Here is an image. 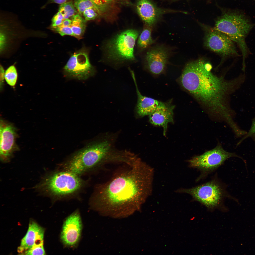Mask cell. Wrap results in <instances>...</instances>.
Listing matches in <instances>:
<instances>
[{"label":"cell","mask_w":255,"mask_h":255,"mask_svg":"<svg viewBox=\"0 0 255 255\" xmlns=\"http://www.w3.org/2000/svg\"><path fill=\"white\" fill-rule=\"evenodd\" d=\"M1 160L4 162L10 161L13 153L19 148L16 143V129L11 123L1 119L0 124Z\"/></svg>","instance_id":"obj_11"},{"label":"cell","mask_w":255,"mask_h":255,"mask_svg":"<svg viewBox=\"0 0 255 255\" xmlns=\"http://www.w3.org/2000/svg\"><path fill=\"white\" fill-rule=\"evenodd\" d=\"M72 23L71 20L67 19L64 20L61 24L59 26H70L71 25Z\"/></svg>","instance_id":"obj_28"},{"label":"cell","mask_w":255,"mask_h":255,"mask_svg":"<svg viewBox=\"0 0 255 255\" xmlns=\"http://www.w3.org/2000/svg\"><path fill=\"white\" fill-rule=\"evenodd\" d=\"M139 35L138 31L133 29L118 34L106 45L108 58L119 63L134 60V48Z\"/></svg>","instance_id":"obj_7"},{"label":"cell","mask_w":255,"mask_h":255,"mask_svg":"<svg viewBox=\"0 0 255 255\" xmlns=\"http://www.w3.org/2000/svg\"><path fill=\"white\" fill-rule=\"evenodd\" d=\"M130 73L135 83L137 96L136 108V113L141 117L150 115L155 111L161 102L142 95L138 87L134 71H132Z\"/></svg>","instance_id":"obj_17"},{"label":"cell","mask_w":255,"mask_h":255,"mask_svg":"<svg viewBox=\"0 0 255 255\" xmlns=\"http://www.w3.org/2000/svg\"><path fill=\"white\" fill-rule=\"evenodd\" d=\"M67 0H49L48 3H55L58 4H62L65 2Z\"/></svg>","instance_id":"obj_29"},{"label":"cell","mask_w":255,"mask_h":255,"mask_svg":"<svg viewBox=\"0 0 255 255\" xmlns=\"http://www.w3.org/2000/svg\"><path fill=\"white\" fill-rule=\"evenodd\" d=\"M154 169L138 158L132 165L99 185L94 208L112 216H124L139 209L152 194Z\"/></svg>","instance_id":"obj_1"},{"label":"cell","mask_w":255,"mask_h":255,"mask_svg":"<svg viewBox=\"0 0 255 255\" xmlns=\"http://www.w3.org/2000/svg\"><path fill=\"white\" fill-rule=\"evenodd\" d=\"M204 44L211 50L223 56L239 55L233 42L224 33L213 28L206 32Z\"/></svg>","instance_id":"obj_10"},{"label":"cell","mask_w":255,"mask_h":255,"mask_svg":"<svg viewBox=\"0 0 255 255\" xmlns=\"http://www.w3.org/2000/svg\"><path fill=\"white\" fill-rule=\"evenodd\" d=\"M212 68L211 64L204 59L190 61L185 65L179 81L210 115L232 125L235 113L230 107L229 95L240 88L246 76L241 74L227 80L213 74Z\"/></svg>","instance_id":"obj_2"},{"label":"cell","mask_w":255,"mask_h":255,"mask_svg":"<svg viewBox=\"0 0 255 255\" xmlns=\"http://www.w3.org/2000/svg\"><path fill=\"white\" fill-rule=\"evenodd\" d=\"M77 11L72 1L61 4L59 9V12L62 14L64 20L68 19L69 17L77 13Z\"/></svg>","instance_id":"obj_20"},{"label":"cell","mask_w":255,"mask_h":255,"mask_svg":"<svg viewBox=\"0 0 255 255\" xmlns=\"http://www.w3.org/2000/svg\"><path fill=\"white\" fill-rule=\"evenodd\" d=\"M71 20L70 27L74 36L79 39L81 38L85 29L86 21L78 13L72 16Z\"/></svg>","instance_id":"obj_18"},{"label":"cell","mask_w":255,"mask_h":255,"mask_svg":"<svg viewBox=\"0 0 255 255\" xmlns=\"http://www.w3.org/2000/svg\"><path fill=\"white\" fill-rule=\"evenodd\" d=\"M4 37L3 34H0V48H2L4 42Z\"/></svg>","instance_id":"obj_31"},{"label":"cell","mask_w":255,"mask_h":255,"mask_svg":"<svg viewBox=\"0 0 255 255\" xmlns=\"http://www.w3.org/2000/svg\"><path fill=\"white\" fill-rule=\"evenodd\" d=\"M150 26L147 25L145 26L139 38L138 46L141 49L146 48L154 42L151 36V29Z\"/></svg>","instance_id":"obj_19"},{"label":"cell","mask_w":255,"mask_h":255,"mask_svg":"<svg viewBox=\"0 0 255 255\" xmlns=\"http://www.w3.org/2000/svg\"><path fill=\"white\" fill-rule=\"evenodd\" d=\"M83 182L79 175L65 170L46 176L37 186L42 193L52 197L68 196L76 192Z\"/></svg>","instance_id":"obj_5"},{"label":"cell","mask_w":255,"mask_h":255,"mask_svg":"<svg viewBox=\"0 0 255 255\" xmlns=\"http://www.w3.org/2000/svg\"><path fill=\"white\" fill-rule=\"evenodd\" d=\"M175 192L188 194L194 200L209 208L217 206L225 197L238 201L229 194L224 186L215 179L191 188H181Z\"/></svg>","instance_id":"obj_6"},{"label":"cell","mask_w":255,"mask_h":255,"mask_svg":"<svg viewBox=\"0 0 255 255\" xmlns=\"http://www.w3.org/2000/svg\"><path fill=\"white\" fill-rule=\"evenodd\" d=\"M253 26V25L243 15L234 12H228L217 19L213 28L224 33L237 44L242 53L243 66L245 65V61L250 53L246 38Z\"/></svg>","instance_id":"obj_4"},{"label":"cell","mask_w":255,"mask_h":255,"mask_svg":"<svg viewBox=\"0 0 255 255\" xmlns=\"http://www.w3.org/2000/svg\"><path fill=\"white\" fill-rule=\"evenodd\" d=\"M82 228L81 217L79 212L76 211L65 221L60 235V239L66 246H76L80 240Z\"/></svg>","instance_id":"obj_12"},{"label":"cell","mask_w":255,"mask_h":255,"mask_svg":"<svg viewBox=\"0 0 255 255\" xmlns=\"http://www.w3.org/2000/svg\"><path fill=\"white\" fill-rule=\"evenodd\" d=\"M45 229L35 221L31 220L26 234L22 239L17 251L20 254L26 255L30 250L43 246Z\"/></svg>","instance_id":"obj_13"},{"label":"cell","mask_w":255,"mask_h":255,"mask_svg":"<svg viewBox=\"0 0 255 255\" xmlns=\"http://www.w3.org/2000/svg\"><path fill=\"white\" fill-rule=\"evenodd\" d=\"M110 145L104 141L91 144L73 154L65 164V169L78 175L106 162L115 161L109 155Z\"/></svg>","instance_id":"obj_3"},{"label":"cell","mask_w":255,"mask_h":255,"mask_svg":"<svg viewBox=\"0 0 255 255\" xmlns=\"http://www.w3.org/2000/svg\"><path fill=\"white\" fill-rule=\"evenodd\" d=\"M64 20L62 15L58 12L54 16L52 19L51 28L60 26Z\"/></svg>","instance_id":"obj_27"},{"label":"cell","mask_w":255,"mask_h":255,"mask_svg":"<svg viewBox=\"0 0 255 255\" xmlns=\"http://www.w3.org/2000/svg\"><path fill=\"white\" fill-rule=\"evenodd\" d=\"M4 70L2 67L0 66V81H3L4 78Z\"/></svg>","instance_id":"obj_30"},{"label":"cell","mask_w":255,"mask_h":255,"mask_svg":"<svg viewBox=\"0 0 255 255\" xmlns=\"http://www.w3.org/2000/svg\"><path fill=\"white\" fill-rule=\"evenodd\" d=\"M175 106L170 103L161 102L155 111L149 115V121L152 124L162 127L165 135L167 125L174 122L173 116Z\"/></svg>","instance_id":"obj_16"},{"label":"cell","mask_w":255,"mask_h":255,"mask_svg":"<svg viewBox=\"0 0 255 255\" xmlns=\"http://www.w3.org/2000/svg\"><path fill=\"white\" fill-rule=\"evenodd\" d=\"M100 11L103 10L111 3L113 0H90Z\"/></svg>","instance_id":"obj_26"},{"label":"cell","mask_w":255,"mask_h":255,"mask_svg":"<svg viewBox=\"0 0 255 255\" xmlns=\"http://www.w3.org/2000/svg\"><path fill=\"white\" fill-rule=\"evenodd\" d=\"M51 28L52 30H54L62 36L68 35L74 36L70 26L65 27L59 26Z\"/></svg>","instance_id":"obj_24"},{"label":"cell","mask_w":255,"mask_h":255,"mask_svg":"<svg viewBox=\"0 0 255 255\" xmlns=\"http://www.w3.org/2000/svg\"><path fill=\"white\" fill-rule=\"evenodd\" d=\"M249 137L255 140V118L252 121L251 126L249 131L238 142L237 145L240 144L244 140Z\"/></svg>","instance_id":"obj_25"},{"label":"cell","mask_w":255,"mask_h":255,"mask_svg":"<svg viewBox=\"0 0 255 255\" xmlns=\"http://www.w3.org/2000/svg\"><path fill=\"white\" fill-rule=\"evenodd\" d=\"M137 12L147 25L153 24L162 14L177 11L165 9L157 7L149 0H138L136 4Z\"/></svg>","instance_id":"obj_15"},{"label":"cell","mask_w":255,"mask_h":255,"mask_svg":"<svg viewBox=\"0 0 255 255\" xmlns=\"http://www.w3.org/2000/svg\"><path fill=\"white\" fill-rule=\"evenodd\" d=\"M236 157L244 159L235 153L224 150L221 144H218L214 148L205 152L201 155L196 156L187 161L189 166L200 171L201 178L213 171L222 165L228 159Z\"/></svg>","instance_id":"obj_8"},{"label":"cell","mask_w":255,"mask_h":255,"mask_svg":"<svg viewBox=\"0 0 255 255\" xmlns=\"http://www.w3.org/2000/svg\"><path fill=\"white\" fill-rule=\"evenodd\" d=\"M100 11L96 9L89 8L86 9L82 14L85 19L86 21H89L95 18L98 16Z\"/></svg>","instance_id":"obj_23"},{"label":"cell","mask_w":255,"mask_h":255,"mask_svg":"<svg viewBox=\"0 0 255 255\" xmlns=\"http://www.w3.org/2000/svg\"><path fill=\"white\" fill-rule=\"evenodd\" d=\"M169 53L162 46H158L149 50L145 57L146 68L151 73L158 75L164 72L168 62Z\"/></svg>","instance_id":"obj_14"},{"label":"cell","mask_w":255,"mask_h":255,"mask_svg":"<svg viewBox=\"0 0 255 255\" xmlns=\"http://www.w3.org/2000/svg\"><path fill=\"white\" fill-rule=\"evenodd\" d=\"M74 4L77 12L81 15L88 8H93L100 11L90 0H74Z\"/></svg>","instance_id":"obj_21"},{"label":"cell","mask_w":255,"mask_h":255,"mask_svg":"<svg viewBox=\"0 0 255 255\" xmlns=\"http://www.w3.org/2000/svg\"><path fill=\"white\" fill-rule=\"evenodd\" d=\"M68 77L85 80L93 75L95 69L89 62L88 51L83 48L71 56L63 69Z\"/></svg>","instance_id":"obj_9"},{"label":"cell","mask_w":255,"mask_h":255,"mask_svg":"<svg viewBox=\"0 0 255 255\" xmlns=\"http://www.w3.org/2000/svg\"><path fill=\"white\" fill-rule=\"evenodd\" d=\"M17 76L16 69L13 65L10 66L5 72L4 78L7 83L11 86H14L15 85Z\"/></svg>","instance_id":"obj_22"}]
</instances>
